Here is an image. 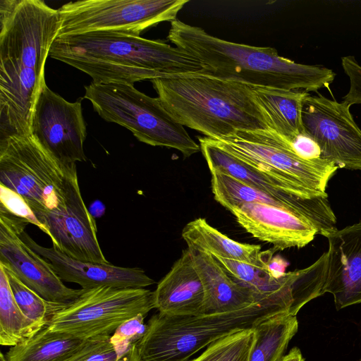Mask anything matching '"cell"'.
<instances>
[{
    "label": "cell",
    "instance_id": "cell-3",
    "mask_svg": "<svg viewBox=\"0 0 361 361\" xmlns=\"http://www.w3.org/2000/svg\"><path fill=\"white\" fill-rule=\"evenodd\" d=\"M168 39L202 63L209 75L251 86L317 92L336 77L331 69L296 63L274 48L226 41L178 19L171 22Z\"/></svg>",
    "mask_w": 361,
    "mask_h": 361
},
{
    "label": "cell",
    "instance_id": "cell-7",
    "mask_svg": "<svg viewBox=\"0 0 361 361\" xmlns=\"http://www.w3.org/2000/svg\"><path fill=\"white\" fill-rule=\"evenodd\" d=\"M209 139L282 184L292 195L303 200L328 197V183L338 169L321 157L301 158L271 129L239 131L221 139Z\"/></svg>",
    "mask_w": 361,
    "mask_h": 361
},
{
    "label": "cell",
    "instance_id": "cell-8",
    "mask_svg": "<svg viewBox=\"0 0 361 361\" xmlns=\"http://www.w3.org/2000/svg\"><path fill=\"white\" fill-rule=\"evenodd\" d=\"M85 90V98L102 118L127 128L139 141L176 149L185 157L200 150V145L174 120L159 97L147 96L125 83L92 82Z\"/></svg>",
    "mask_w": 361,
    "mask_h": 361
},
{
    "label": "cell",
    "instance_id": "cell-31",
    "mask_svg": "<svg viewBox=\"0 0 361 361\" xmlns=\"http://www.w3.org/2000/svg\"><path fill=\"white\" fill-rule=\"evenodd\" d=\"M145 315L138 314L122 323L111 336V342L121 355L137 345L144 337L147 324L144 323Z\"/></svg>",
    "mask_w": 361,
    "mask_h": 361
},
{
    "label": "cell",
    "instance_id": "cell-21",
    "mask_svg": "<svg viewBox=\"0 0 361 361\" xmlns=\"http://www.w3.org/2000/svg\"><path fill=\"white\" fill-rule=\"evenodd\" d=\"M188 248L207 252L213 257L234 259L267 267L274 256L273 248L261 251V246L237 242L209 225L203 218L188 223L182 231Z\"/></svg>",
    "mask_w": 361,
    "mask_h": 361
},
{
    "label": "cell",
    "instance_id": "cell-6",
    "mask_svg": "<svg viewBox=\"0 0 361 361\" xmlns=\"http://www.w3.org/2000/svg\"><path fill=\"white\" fill-rule=\"evenodd\" d=\"M77 181L76 164H63L31 135L0 140V184L19 195L39 224L66 207Z\"/></svg>",
    "mask_w": 361,
    "mask_h": 361
},
{
    "label": "cell",
    "instance_id": "cell-16",
    "mask_svg": "<svg viewBox=\"0 0 361 361\" xmlns=\"http://www.w3.org/2000/svg\"><path fill=\"white\" fill-rule=\"evenodd\" d=\"M27 224L24 219L20 224L19 233L22 240L51 264L63 281L77 283L83 289L100 286L145 288L155 283L154 280L139 267H122L109 262H83L70 257L53 245L43 247L27 233L25 228Z\"/></svg>",
    "mask_w": 361,
    "mask_h": 361
},
{
    "label": "cell",
    "instance_id": "cell-1",
    "mask_svg": "<svg viewBox=\"0 0 361 361\" xmlns=\"http://www.w3.org/2000/svg\"><path fill=\"white\" fill-rule=\"evenodd\" d=\"M59 29L58 10L40 0L0 1V140L30 135L44 67Z\"/></svg>",
    "mask_w": 361,
    "mask_h": 361
},
{
    "label": "cell",
    "instance_id": "cell-18",
    "mask_svg": "<svg viewBox=\"0 0 361 361\" xmlns=\"http://www.w3.org/2000/svg\"><path fill=\"white\" fill-rule=\"evenodd\" d=\"M329 243L324 293L338 310L361 302V221L324 235Z\"/></svg>",
    "mask_w": 361,
    "mask_h": 361
},
{
    "label": "cell",
    "instance_id": "cell-23",
    "mask_svg": "<svg viewBox=\"0 0 361 361\" xmlns=\"http://www.w3.org/2000/svg\"><path fill=\"white\" fill-rule=\"evenodd\" d=\"M85 340L72 334L51 330L47 326L10 348L6 361H66Z\"/></svg>",
    "mask_w": 361,
    "mask_h": 361
},
{
    "label": "cell",
    "instance_id": "cell-22",
    "mask_svg": "<svg viewBox=\"0 0 361 361\" xmlns=\"http://www.w3.org/2000/svg\"><path fill=\"white\" fill-rule=\"evenodd\" d=\"M252 87L271 129L292 146L294 140L305 133L302 122V107L308 92Z\"/></svg>",
    "mask_w": 361,
    "mask_h": 361
},
{
    "label": "cell",
    "instance_id": "cell-33",
    "mask_svg": "<svg viewBox=\"0 0 361 361\" xmlns=\"http://www.w3.org/2000/svg\"><path fill=\"white\" fill-rule=\"evenodd\" d=\"M294 152L305 159H314L321 157V151L317 143L305 133L298 135L293 142Z\"/></svg>",
    "mask_w": 361,
    "mask_h": 361
},
{
    "label": "cell",
    "instance_id": "cell-27",
    "mask_svg": "<svg viewBox=\"0 0 361 361\" xmlns=\"http://www.w3.org/2000/svg\"><path fill=\"white\" fill-rule=\"evenodd\" d=\"M37 333L18 306L8 276L0 265V344L14 346Z\"/></svg>",
    "mask_w": 361,
    "mask_h": 361
},
{
    "label": "cell",
    "instance_id": "cell-34",
    "mask_svg": "<svg viewBox=\"0 0 361 361\" xmlns=\"http://www.w3.org/2000/svg\"><path fill=\"white\" fill-rule=\"evenodd\" d=\"M289 263L280 255L273 256L269 262L267 269L271 277L279 279L286 274V269Z\"/></svg>",
    "mask_w": 361,
    "mask_h": 361
},
{
    "label": "cell",
    "instance_id": "cell-15",
    "mask_svg": "<svg viewBox=\"0 0 361 361\" xmlns=\"http://www.w3.org/2000/svg\"><path fill=\"white\" fill-rule=\"evenodd\" d=\"M210 172L214 197L229 211L244 203L272 205L306 218L323 236L337 229L336 218L328 197L303 200L287 194H272L245 184L224 173Z\"/></svg>",
    "mask_w": 361,
    "mask_h": 361
},
{
    "label": "cell",
    "instance_id": "cell-13",
    "mask_svg": "<svg viewBox=\"0 0 361 361\" xmlns=\"http://www.w3.org/2000/svg\"><path fill=\"white\" fill-rule=\"evenodd\" d=\"M22 219L0 209V264L44 299L56 303L72 302L82 288L66 286L51 264L22 240L19 233Z\"/></svg>",
    "mask_w": 361,
    "mask_h": 361
},
{
    "label": "cell",
    "instance_id": "cell-14",
    "mask_svg": "<svg viewBox=\"0 0 361 361\" xmlns=\"http://www.w3.org/2000/svg\"><path fill=\"white\" fill-rule=\"evenodd\" d=\"M40 224L53 246L65 255L83 262L109 263L98 242L96 222L85 204L78 181L69 192L66 207L47 214Z\"/></svg>",
    "mask_w": 361,
    "mask_h": 361
},
{
    "label": "cell",
    "instance_id": "cell-20",
    "mask_svg": "<svg viewBox=\"0 0 361 361\" xmlns=\"http://www.w3.org/2000/svg\"><path fill=\"white\" fill-rule=\"evenodd\" d=\"M190 250L204 288V314L238 311L266 299L233 279L210 254Z\"/></svg>",
    "mask_w": 361,
    "mask_h": 361
},
{
    "label": "cell",
    "instance_id": "cell-26",
    "mask_svg": "<svg viewBox=\"0 0 361 361\" xmlns=\"http://www.w3.org/2000/svg\"><path fill=\"white\" fill-rule=\"evenodd\" d=\"M298 329L296 316L286 313L262 320L253 329L254 341L248 361H281Z\"/></svg>",
    "mask_w": 361,
    "mask_h": 361
},
{
    "label": "cell",
    "instance_id": "cell-10",
    "mask_svg": "<svg viewBox=\"0 0 361 361\" xmlns=\"http://www.w3.org/2000/svg\"><path fill=\"white\" fill-rule=\"evenodd\" d=\"M154 308V292L146 288H82L80 296L57 312L47 326L84 340L111 336L122 323L138 314L146 316Z\"/></svg>",
    "mask_w": 361,
    "mask_h": 361
},
{
    "label": "cell",
    "instance_id": "cell-19",
    "mask_svg": "<svg viewBox=\"0 0 361 361\" xmlns=\"http://www.w3.org/2000/svg\"><path fill=\"white\" fill-rule=\"evenodd\" d=\"M154 292L159 312L174 316L204 314V288L190 249L182 252Z\"/></svg>",
    "mask_w": 361,
    "mask_h": 361
},
{
    "label": "cell",
    "instance_id": "cell-28",
    "mask_svg": "<svg viewBox=\"0 0 361 361\" xmlns=\"http://www.w3.org/2000/svg\"><path fill=\"white\" fill-rule=\"evenodd\" d=\"M1 265L8 276L14 299L24 315L38 332L48 326L53 317L68 304L48 301L25 285L14 274Z\"/></svg>",
    "mask_w": 361,
    "mask_h": 361
},
{
    "label": "cell",
    "instance_id": "cell-5",
    "mask_svg": "<svg viewBox=\"0 0 361 361\" xmlns=\"http://www.w3.org/2000/svg\"><path fill=\"white\" fill-rule=\"evenodd\" d=\"M298 312L294 288L231 312L174 316L158 312L148 321L138 352L142 361H189L194 354L222 338L254 329L275 314L296 316Z\"/></svg>",
    "mask_w": 361,
    "mask_h": 361
},
{
    "label": "cell",
    "instance_id": "cell-36",
    "mask_svg": "<svg viewBox=\"0 0 361 361\" xmlns=\"http://www.w3.org/2000/svg\"><path fill=\"white\" fill-rule=\"evenodd\" d=\"M361 361V360H360Z\"/></svg>",
    "mask_w": 361,
    "mask_h": 361
},
{
    "label": "cell",
    "instance_id": "cell-4",
    "mask_svg": "<svg viewBox=\"0 0 361 361\" xmlns=\"http://www.w3.org/2000/svg\"><path fill=\"white\" fill-rule=\"evenodd\" d=\"M151 82L174 120L207 137L218 140L239 131L271 129L251 85L209 75Z\"/></svg>",
    "mask_w": 361,
    "mask_h": 361
},
{
    "label": "cell",
    "instance_id": "cell-32",
    "mask_svg": "<svg viewBox=\"0 0 361 361\" xmlns=\"http://www.w3.org/2000/svg\"><path fill=\"white\" fill-rule=\"evenodd\" d=\"M0 209L25 220L42 230V226L24 200L17 193L0 184Z\"/></svg>",
    "mask_w": 361,
    "mask_h": 361
},
{
    "label": "cell",
    "instance_id": "cell-2",
    "mask_svg": "<svg viewBox=\"0 0 361 361\" xmlns=\"http://www.w3.org/2000/svg\"><path fill=\"white\" fill-rule=\"evenodd\" d=\"M49 56L75 68L97 84L209 75L198 59L161 40L111 31L56 37Z\"/></svg>",
    "mask_w": 361,
    "mask_h": 361
},
{
    "label": "cell",
    "instance_id": "cell-29",
    "mask_svg": "<svg viewBox=\"0 0 361 361\" xmlns=\"http://www.w3.org/2000/svg\"><path fill=\"white\" fill-rule=\"evenodd\" d=\"M253 341V329L238 331L214 342L189 361H248Z\"/></svg>",
    "mask_w": 361,
    "mask_h": 361
},
{
    "label": "cell",
    "instance_id": "cell-35",
    "mask_svg": "<svg viewBox=\"0 0 361 361\" xmlns=\"http://www.w3.org/2000/svg\"><path fill=\"white\" fill-rule=\"evenodd\" d=\"M281 361H304V359L299 348L295 347L283 357Z\"/></svg>",
    "mask_w": 361,
    "mask_h": 361
},
{
    "label": "cell",
    "instance_id": "cell-17",
    "mask_svg": "<svg viewBox=\"0 0 361 361\" xmlns=\"http://www.w3.org/2000/svg\"><path fill=\"white\" fill-rule=\"evenodd\" d=\"M230 212L241 227L259 240L271 244L275 252L302 248L319 234L310 221L284 208L244 203Z\"/></svg>",
    "mask_w": 361,
    "mask_h": 361
},
{
    "label": "cell",
    "instance_id": "cell-11",
    "mask_svg": "<svg viewBox=\"0 0 361 361\" xmlns=\"http://www.w3.org/2000/svg\"><path fill=\"white\" fill-rule=\"evenodd\" d=\"M350 106L308 93L302 103V122L305 133L319 146L321 158L338 168L361 170V129Z\"/></svg>",
    "mask_w": 361,
    "mask_h": 361
},
{
    "label": "cell",
    "instance_id": "cell-24",
    "mask_svg": "<svg viewBox=\"0 0 361 361\" xmlns=\"http://www.w3.org/2000/svg\"><path fill=\"white\" fill-rule=\"evenodd\" d=\"M198 140L210 171L224 173L245 184L269 193L292 195L282 184L217 146L209 138L204 136L198 137Z\"/></svg>",
    "mask_w": 361,
    "mask_h": 361
},
{
    "label": "cell",
    "instance_id": "cell-12",
    "mask_svg": "<svg viewBox=\"0 0 361 361\" xmlns=\"http://www.w3.org/2000/svg\"><path fill=\"white\" fill-rule=\"evenodd\" d=\"M82 99L71 102L43 84L30 126V135L57 159L66 164L85 161L87 136Z\"/></svg>",
    "mask_w": 361,
    "mask_h": 361
},
{
    "label": "cell",
    "instance_id": "cell-30",
    "mask_svg": "<svg viewBox=\"0 0 361 361\" xmlns=\"http://www.w3.org/2000/svg\"><path fill=\"white\" fill-rule=\"evenodd\" d=\"M111 336H99L86 339L82 346L66 361H142L137 345L121 355L111 343Z\"/></svg>",
    "mask_w": 361,
    "mask_h": 361
},
{
    "label": "cell",
    "instance_id": "cell-9",
    "mask_svg": "<svg viewBox=\"0 0 361 361\" xmlns=\"http://www.w3.org/2000/svg\"><path fill=\"white\" fill-rule=\"evenodd\" d=\"M188 0H81L59 9L57 37L94 31L140 36L145 30L173 21Z\"/></svg>",
    "mask_w": 361,
    "mask_h": 361
},
{
    "label": "cell",
    "instance_id": "cell-25",
    "mask_svg": "<svg viewBox=\"0 0 361 361\" xmlns=\"http://www.w3.org/2000/svg\"><path fill=\"white\" fill-rule=\"evenodd\" d=\"M214 257L233 279L265 298L295 287L307 276L310 270V267H307L286 272L283 277L276 279L271 276L267 267Z\"/></svg>",
    "mask_w": 361,
    "mask_h": 361
}]
</instances>
